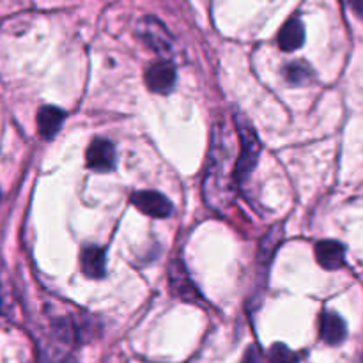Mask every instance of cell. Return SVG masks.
<instances>
[{
	"mask_svg": "<svg viewBox=\"0 0 363 363\" xmlns=\"http://www.w3.org/2000/svg\"><path fill=\"white\" fill-rule=\"evenodd\" d=\"M229 137L227 124H216L204 177L206 204L211 206L216 211L229 208L234 201V191H236L234 170H236L238 158H234Z\"/></svg>",
	"mask_w": 363,
	"mask_h": 363,
	"instance_id": "1",
	"label": "cell"
},
{
	"mask_svg": "<svg viewBox=\"0 0 363 363\" xmlns=\"http://www.w3.org/2000/svg\"><path fill=\"white\" fill-rule=\"evenodd\" d=\"M236 131L238 138H240V151H238L234 181H236V186H240V184L247 183L250 174L254 172L255 165H257L261 144H259V137L254 128H252L250 121L245 116H240V113H236Z\"/></svg>",
	"mask_w": 363,
	"mask_h": 363,
	"instance_id": "2",
	"label": "cell"
},
{
	"mask_svg": "<svg viewBox=\"0 0 363 363\" xmlns=\"http://www.w3.org/2000/svg\"><path fill=\"white\" fill-rule=\"evenodd\" d=\"M137 34L145 46L160 55H167L172 52L174 39L165 25L152 16H145L138 21Z\"/></svg>",
	"mask_w": 363,
	"mask_h": 363,
	"instance_id": "3",
	"label": "cell"
},
{
	"mask_svg": "<svg viewBox=\"0 0 363 363\" xmlns=\"http://www.w3.org/2000/svg\"><path fill=\"white\" fill-rule=\"evenodd\" d=\"M131 202H133V206L138 211H142L147 216H152V218H167L174 211L172 202L165 195L160 194V191H135L131 195Z\"/></svg>",
	"mask_w": 363,
	"mask_h": 363,
	"instance_id": "4",
	"label": "cell"
},
{
	"mask_svg": "<svg viewBox=\"0 0 363 363\" xmlns=\"http://www.w3.org/2000/svg\"><path fill=\"white\" fill-rule=\"evenodd\" d=\"M87 165L89 169L94 170V172L105 174V172H112L116 169L117 163V155H116V147L110 140L106 138H94L91 142L87 149Z\"/></svg>",
	"mask_w": 363,
	"mask_h": 363,
	"instance_id": "5",
	"label": "cell"
},
{
	"mask_svg": "<svg viewBox=\"0 0 363 363\" xmlns=\"http://www.w3.org/2000/svg\"><path fill=\"white\" fill-rule=\"evenodd\" d=\"M169 284H170V291H172V294L176 298H179V300L190 301V303L201 300V293H199L197 287L194 286L186 268H184L183 261H179V259L170 262Z\"/></svg>",
	"mask_w": 363,
	"mask_h": 363,
	"instance_id": "6",
	"label": "cell"
},
{
	"mask_svg": "<svg viewBox=\"0 0 363 363\" xmlns=\"http://www.w3.org/2000/svg\"><path fill=\"white\" fill-rule=\"evenodd\" d=\"M145 84L156 94H169L176 85V69L170 62H156L145 71Z\"/></svg>",
	"mask_w": 363,
	"mask_h": 363,
	"instance_id": "7",
	"label": "cell"
},
{
	"mask_svg": "<svg viewBox=\"0 0 363 363\" xmlns=\"http://www.w3.org/2000/svg\"><path fill=\"white\" fill-rule=\"evenodd\" d=\"M315 259L321 268L335 272L346 264V248L339 241L323 240L315 245Z\"/></svg>",
	"mask_w": 363,
	"mask_h": 363,
	"instance_id": "8",
	"label": "cell"
},
{
	"mask_svg": "<svg viewBox=\"0 0 363 363\" xmlns=\"http://www.w3.org/2000/svg\"><path fill=\"white\" fill-rule=\"evenodd\" d=\"M80 269L87 279H103L106 273L105 250L98 245H87L80 252Z\"/></svg>",
	"mask_w": 363,
	"mask_h": 363,
	"instance_id": "9",
	"label": "cell"
},
{
	"mask_svg": "<svg viewBox=\"0 0 363 363\" xmlns=\"http://www.w3.org/2000/svg\"><path fill=\"white\" fill-rule=\"evenodd\" d=\"M319 335H321L323 342L330 344V346H339L346 339L347 326L339 314L328 311L321 315Z\"/></svg>",
	"mask_w": 363,
	"mask_h": 363,
	"instance_id": "10",
	"label": "cell"
},
{
	"mask_svg": "<svg viewBox=\"0 0 363 363\" xmlns=\"http://www.w3.org/2000/svg\"><path fill=\"white\" fill-rule=\"evenodd\" d=\"M64 119H66V112L53 105H46L39 110L38 113V128L39 133L43 138L50 140V138L55 137L57 133L62 128Z\"/></svg>",
	"mask_w": 363,
	"mask_h": 363,
	"instance_id": "11",
	"label": "cell"
},
{
	"mask_svg": "<svg viewBox=\"0 0 363 363\" xmlns=\"http://www.w3.org/2000/svg\"><path fill=\"white\" fill-rule=\"evenodd\" d=\"M305 41V27L300 18H291L279 34V45L284 52H294Z\"/></svg>",
	"mask_w": 363,
	"mask_h": 363,
	"instance_id": "12",
	"label": "cell"
},
{
	"mask_svg": "<svg viewBox=\"0 0 363 363\" xmlns=\"http://www.w3.org/2000/svg\"><path fill=\"white\" fill-rule=\"evenodd\" d=\"M284 77L291 85H303L311 80L312 69L305 62H291L286 66Z\"/></svg>",
	"mask_w": 363,
	"mask_h": 363,
	"instance_id": "13",
	"label": "cell"
},
{
	"mask_svg": "<svg viewBox=\"0 0 363 363\" xmlns=\"http://www.w3.org/2000/svg\"><path fill=\"white\" fill-rule=\"evenodd\" d=\"M268 363H300V358L286 344H275L268 353Z\"/></svg>",
	"mask_w": 363,
	"mask_h": 363,
	"instance_id": "14",
	"label": "cell"
},
{
	"mask_svg": "<svg viewBox=\"0 0 363 363\" xmlns=\"http://www.w3.org/2000/svg\"><path fill=\"white\" fill-rule=\"evenodd\" d=\"M344 2L347 4V7H350L360 20H363V0H344Z\"/></svg>",
	"mask_w": 363,
	"mask_h": 363,
	"instance_id": "15",
	"label": "cell"
},
{
	"mask_svg": "<svg viewBox=\"0 0 363 363\" xmlns=\"http://www.w3.org/2000/svg\"><path fill=\"white\" fill-rule=\"evenodd\" d=\"M241 363H261V357H259L257 350H255V347H248Z\"/></svg>",
	"mask_w": 363,
	"mask_h": 363,
	"instance_id": "16",
	"label": "cell"
}]
</instances>
